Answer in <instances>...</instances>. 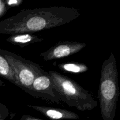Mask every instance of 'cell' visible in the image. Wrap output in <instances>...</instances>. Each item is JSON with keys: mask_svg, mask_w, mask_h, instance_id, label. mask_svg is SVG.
Masks as SVG:
<instances>
[{"mask_svg": "<svg viewBox=\"0 0 120 120\" xmlns=\"http://www.w3.org/2000/svg\"><path fill=\"white\" fill-rule=\"evenodd\" d=\"M81 13L77 8L50 7L24 9L0 21V34L35 32L68 24Z\"/></svg>", "mask_w": 120, "mask_h": 120, "instance_id": "6da1fadb", "label": "cell"}, {"mask_svg": "<svg viewBox=\"0 0 120 120\" xmlns=\"http://www.w3.org/2000/svg\"><path fill=\"white\" fill-rule=\"evenodd\" d=\"M116 57L111 53L101 66L98 97L103 120H114L120 96Z\"/></svg>", "mask_w": 120, "mask_h": 120, "instance_id": "7a4b0ae2", "label": "cell"}, {"mask_svg": "<svg viewBox=\"0 0 120 120\" xmlns=\"http://www.w3.org/2000/svg\"><path fill=\"white\" fill-rule=\"evenodd\" d=\"M61 101L79 111H90L97 105L92 94L71 79L53 70L48 71Z\"/></svg>", "mask_w": 120, "mask_h": 120, "instance_id": "3957f363", "label": "cell"}, {"mask_svg": "<svg viewBox=\"0 0 120 120\" xmlns=\"http://www.w3.org/2000/svg\"><path fill=\"white\" fill-rule=\"evenodd\" d=\"M0 53L7 59L14 71L18 79L19 87L34 97L32 90L33 82L38 75L45 70L39 64L10 51L0 49Z\"/></svg>", "mask_w": 120, "mask_h": 120, "instance_id": "277c9868", "label": "cell"}, {"mask_svg": "<svg viewBox=\"0 0 120 120\" xmlns=\"http://www.w3.org/2000/svg\"><path fill=\"white\" fill-rule=\"evenodd\" d=\"M32 90L35 98L42 99L51 104H60L62 103L48 71H45L36 77L33 82Z\"/></svg>", "mask_w": 120, "mask_h": 120, "instance_id": "5b68a950", "label": "cell"}, {"mask_svg": "<svg viewBox=\"0 0 120 120\" xmlns=\"http://www.w3.org/2000/svg\"><path fill=\"white\" fill-rule=\"evenodd\" d=\"M86 44L75 41L59 42L46 51L40 54L43 60L50 61L68 57L77 53L84 49Z\"/></svg>", "mask_w": 120, "mask_h": 120, "instance_id": "8992f818", "label": "cell"}, {"mask_svg": "<svg viewBox=\"0 0 120 120\" xmlns=\"http://www.w3.org/2000/svg\"><path fill=\"white\" fill-rule=\"evenodd\" d=\"M26 107L38 111L52 120H77L79 118L78 115L75 112L59 108L33 105H26Z\"/></svg>", "mask_w": 120, "mask_h": 120, "instance_id": "52a82bcc", "label": "cell"}, {"mask_svg": "<svg viewBox=\"0 0 120 120\" xmlns=\"http://www.w3.org/2000/svg\"><path fill=\"white\" fill-rule=\"evenodd\" d=\"M43 38L29 33L17 34L9 36L6 41L11 44L23 48L30 44L39 43L43 41Z\"/></svg>", "mask_w": 120, "mask_h": 120, "instance_id": "ba28073f", "label": "cell"}, {"mask_svg": "<svg viewBox=\"0 0 120 120\" xmlns=\"http://www.w3.org/2000/svg\"><path fill=\"white\" fill-rule=\"evenodd\" d=\"M0 77L11 83H13L19 87V83L18 79L4 56L0 53Z\"/></svg>", "mask_w": 120, "mask_h": 120, "instance_id": "9c48e42d", "label": "cell"}, {"mask_svg": "<svg viewBox=\"0 0 120 120\" xmlns=\"http://www.w3.org/2000/svg\"><path fill=\"white\" fill-rule=\"evenodd\" d=\"M57 67L62 71L72 73H83L89 70V68L86 64L77 62L61 63L59 64Z\"/></svg>", "mask_w": 120, "mask_h": 120, "instance_id": "30bf717a", "label": "cell"}, {"mask_svg": "<svg viewBox=\"0 0 120 120\" xmlns=\"http://www.w3.org/2000/svg\"><path fill=\"white\" fill-rule=\"evenodd\" d=\"M9 115V111L5 104L0 102V120H6Z\"/></svg>", "mask_w": 120, "mask_h": 120, "instance_id": "8fae6325", "label": "cell"}, {"mask_svg": "<svg viewBox=\"0 0 120 120\" xmlns=\"http://www.w3.org/2000/svg\"><path fill=\"white\" fill-rule=\"evenodd\" d=\"M22 2H23L22 0H6V1H4L5 5L8 9L11 8L18 7V6L21 5Z\"/></svg>", "mask_w": 120, "mask_h": 120, "instance_id": "7c38bea8", "label": "cell"}, {"mask_svg": "<svg viewBox=\"0 0 120 120\" xmlns=\"http://www.w3.org/2000/svg\"><path fill=\"white\" fill-rule=\"evenodd\" d=\"M7 10H8V9L5 5L4 1H0V14H1V15H2V14H4V11Z\"/></svg>", "mask_w": 120, "mask_h": 120, "instance_id": "4fadbf2b", "label": "cell"}, {"mask_svg": "<svg viewBox=\"0 0 120 120\" xmlns=\"http://www.w3.org/2000/svg\"><path fill=\"white\" fill-rule=\"evenodd\" d=\"M20 120H41L35 118V117L29 116V115H23L22 117H21Z\"/></svg>", "mask_w": 120, "mask_h": 120, "instance_id": "5bb4252c", "label": "cell"}, {"mask_svg": "<svg viewBox=\"0 0 120 120\" xmlns=\"http://www.w3.org/2000/svg\"><path fill=\"white\" fill-rule=\"evenodd\" d=\"M4 86H5L4 82L0 79V87H4Z\"/></svg>", "mask_w": 120, "mask_h": 120, "instance_id": "9a60e30c", "label": "cell"}]
</instances>
